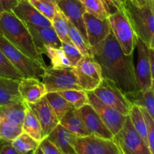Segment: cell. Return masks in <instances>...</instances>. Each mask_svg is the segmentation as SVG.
Returning <instances> with one entry per match:
<instances>
[{
	"instance_id": "6da1fadb",
	"label": "cell",
	"mask_w": 154,
	"mask_h": 154,
	"mask_svg": "<svg viewBox=\"0 0 154 154\" xmlns=\"http://www.w3.org/2000/svg\"><path fill=\"white\" fill-rule=\"evenodd\" d=\"M91 50L93 57L102 69V78L114 81L123 93L139 90L135 78L133 54H124L112 32Z\"/></svg>"
},
{
	"instance_id": "7a4b0ae2",
	"label": "cell",
	"mask_w": 154,
	"mask_h": 154,
	"mask_svg": "<svg viewBox=\"0 0 154 154\" xmlns=\"http://www.w3.org/2000/svg\"><path fill=\"white\" fill-rule=\"evenodd\" d=\"M0 31L2 35L21 52L45 69L47 67L42 54H39L35 48L28 28L12 11H4L0 14Z\"/></svg>"
},
{
	"instance_id": "3957f363",
	"label": "cell",
	"mask_w": 154,
	"mask_h": 154,
	"mask_svg": "<svg viewBox=\"0 0 154 154\" xmlns=\"http://www.w3.org/2000/svg\"><path fill=\"white\" fill-rule=\"evenodd\" d=\"M121 8L127 16L137 37L149 48L154 49V0H148L143 6L127 0Z\"/></svg>"
},
{
	"instance_id": "277c9868",
	"label": "cell",
	"mask_w": 154,
	"mask_h": 154,
	"mask_svg": "<svg viewBox=\"0 0 154 154\" xmlns=\"http://www.w3.org/2000/svg\"><path fill=\"white\" fill-rule=\"evenodd\" d=\"M0 50L23 78L42 79L45 68L21 52L2 35H0Z\"/></svg>"
},
{
	"instance_id": "5b68a950",
	"label": "cell",
	"mask_w": 154,
	"mask_h": 154,
	"mask_svg": "<svg viewBox=\"0 0 154 154\" xmlns=\"http://www.w3.org/2000/svg\"><path fill=\"white\" fill-rule=\"evenodd\" d=\"M111 32L120 44L126 55L133 54L136 46L137 35L125 14L123 8H120L108 17Z\"/></svg>"
},
{
	"instance_id": "8992f818",
	"label": "cell",
	"mask_w": 154,
	"mask_h": 154,
	"mask_svg": "<svg viewBox=\"0 0 154 154\" xmlns=\"http://www.w3.org/2000/svg\"><path fill=\"white\" fill-rule=\"evenodd\" d=\"M42 82L45 85L47 93L67 90H82L78 84L74 68L54 69L47 66L44 70Z\"/></svg>"
},
{
	"instance_id": "52a82bcc",
	"label": "cell",
	"mask_w": 154,
	"mask_h": 154,
	"mask_svg": "<svg viewBox=\"0 0 154 154\" xmlns=\"http://www.w3.org/2000/svg\"><path fill=\"white\" fill-rule=\"evenodd\" d=\"M93 93L103 103L117 110L120 114L125 116L129 114L132 104L114 81L102 78Z\"/></svg>"
},
{
	"instance_id": "ba28073f",
	"label": "cell",
	"mask_w": 154,
	"mask_h": 154,
	"mask_svg": "<svg viewBox=\"0 0 154 154\" xmlns=\"http://www.w3.org/2000/svg\"><path fill=\"white\" fill-rule=\"evenodd\" d=\"M113 139L123 154H151L146 141L134 128L129 115L123 127Z\"/></svg>"
},
{
	"instance_id": "9c48e42d",
	"label": "cell",
	"mask_w": 154,
	"mask_h": 154,
	"mask_svg": "<svg viewBox=\"0 0 154 154\" xmlns=\"http://www.w3.org/2000/svg\"><path fill=\"white\" fill-rule=\"evenodd\" d=\"M74 72L79 86L87 92L93 91L102 79V69L93 56L83 57L74 68Z\"/></svg>"
},
{
	"instance_id": "30bf717a",
	"label": "cell",
	"mask_w": 154,
	"mask_h": 154,
	"mask_svg": "<svg viewBox=\"0 0 154 154\" xmlns=\"http://www.w3.org/2000/svg\"><path fill=\"white\" fill-rule=\"evenodd\" d=\"M74 148L78 154H123L114 139L94 135L78 137Z\"/></svg>"
},
{
	"instance_id": "8fae6325",
	"label": "cell",
	"mask_w": 154,
	"mask_h": 154,
	"mask_svg": "<svg viewBox=\"0 0 154 154\" xmlns=\"http://www.w3.org/2000/svg\"><path fill=\"white\" fill-rule=\"evenodd\" d=\"M87 96L89 104L97 112L107 128L114 136L117 135L123 127L127 116L120 114L117 110L105 105L95 96L93 91L87 92Z\"/></svg>"
},
{
	"instance_id": "7c38bea8",
	"label": "cell",
	"mask_w": 154,
	"mask_h": 154,
	"mask_svg": "<svg viewBox=\"0 0 154 154\" xmlns=\"http://www.w3.org/2000/svg\"><path fill=\"white\" fill-rule=\"evenodd\" d=\"M138 51V61L135 68V78L139 90L145 92L152 89L151 72L149 57V48L142 40L137 37L136 46Z\"/></svg>"
},
{
	"instance_id": "4fadbf2b",
	"label": "cell",
	"mask_w": 154,
	"mask_h": 154,
	"mask_svg": "<svg viewBox=\"0 0 154 154\" xmlns=\"http://www.w3.org/2000/svg\"><path fill=\"white\" fill-rule=\"evenodd\" d=\"M84 20L87 40L91 48L103 42L111 32L108 18L105 20L99 19L93 15L85 12L84 14Z\"/></svg>"
},
{
	"instance_id": "5bb4252c",
	"label": "cell",
	"mask_w": 154,
	"mask_h": 154,
	"mask_svg": "<svg viewBox=\"0 0 154 154\" xmlns=\"http://www.w3.org/2000/svg\"><path fill=\"white\" fill-rule=\"evenodd\" d=\"M27 104V103H26ZM40 123L44 138H47L49 134L60 123V120L44 96L38 102L27 104Z\"/></svg>"
},
{
	"instance_id": "9a60e30c",
	"label": "cell",
	"mask_w": 154,
	"mask_h": 154,
	"mask_svg": "<svg viewBox=\"0 0 154 154\" xmlns=\"http://www.w3.org/2000/svg\"><path fill=\"white\" fill-rule=\"evenodd\" d=\"M78 111L84 122L86 129L90 135H94L107 139L114 138L113 134L110 132L103 121L101 120L97 112L90 104L84 105L78 109Z\"/></svg>"
},
{
	"instance_id": "2e32d148",
	"label": "cell",
	"mask_w": 154,
	"mask_h": 154,
	"mask_svg": "<svg viewBox=\"0 0 154 154\" xmlns=\"http://www.w3.org/2000/svg\"><path fill=\"white\" fill-rule=\"evenodd\" d=\"M57 5L59 9L88 42L84 20V14L86 12L84 3L80 0H60Z\"/></svg>"
},
{
	"instance_id": "e0dca14e",
	"label": "cell",
	"mask_w": 154,
	"mask_h": 154,
	"mask_svg": "<svg viewBox=\"0 0 154 154\" xmlns=\"http://www.w3.org/2000/svg\"><path fill=\"white\" fill-rule=\"evenodd\" d=\"M12 12L25 24L36 27L51 26V21L33 7L28 0H20L12 9Z\"/></svg>"
},
{
	"instance_id": "ac0fdd59",
	"label": "cell",
	"mask_w": 154,
	"mask_h": 154,
	"mask_svg": "<svg viewBox=\"0 0 154 154\" xmlns=\"http://www.w3.org/2000/svg\"><path fill=\"white\" fill-rule=\"evenodd\" d=\"M26 27L31 34L33 43L39 54H44V51L48 46L54 48H62V42L52 26L45 27L26 26Z\"/></svg>"
},
{
	"instance_id": "d6986e66",
	"label": "cell",
	"mask_w": 154,
	"mask_h": 154,
	"mask_svg": "<svg viewBox=\"0 0 154 154\" xmlns=\"http://www.w3.org/2000/svg\"><path fill=\"white\" fill-rule=\"evenodd\" d=\"M20 95L26 103H35L47 94L45 85L41 80L35 78H22L18 87Z\"/></svg>"
},
{
	"instance_id": "ffe728a7",
	"label": "cell",
	"mask_w": 154,
	"mask_h": 154,
	"mask_svg": "<svg viewBox=\"0 0 154 154\" xmlns=\"http://www.w3.org/2000/svg\"><path fill=\"white\" fill-rule=\"evenodd\" d=\"M47 138L64 154L75 153L74 145L78 136L59 123Z\"/></svg>"
},
{
	"instance_id": "44dd1931",
	"label": "cell",
	"mask_w": 154,
	"mask_h": 154,
	"mask_svg": "<svg viewBox=\"0 0 154 154\" xmlns=\"http://www.w3.org/2000/svg\"><path fill=\"white\" fill-rule=\"evenodd\" d=\"M20 80L0 77V108L16 101L23 100L18 87Z\"/></svg>"
},
{
	"instance_id": "7402d4cb",
	"label": "cell",
	"mask_w": 154,
	"mask_h": 154,
	"mask_svg": "<svg viewBox=\"0 0 154 154\" xmlns=\"http://www.w3.org/2000/svg\"><path fill=\"white\" fill-rule=\"evenodd\" d=\"M60 124L78 137H84L90 135L84 126L78 109L74 107L60 120Z\"/></svg>"
},
{
	"instance_id": "603a6c76",
	"label": "cell",
	"mask_w": 154,
	"mask_h": 154,
	"mask_svg": "<svg viewBox=\"0 0 154 154\" xmlns=\"http://www.w3.org/2000/svg\"><path fill=\"white\" fill-rule=\"evenodd\" d=\"M28 105L23 100L16 101L0 108V117L23 126Z\"/></svg>"
},
{
	"instance_id": "cb8c5ba5",
	"label": "cell",
	"mask_w": 154,
	"mask_h": 154,
	"mask_svg": "<svg viewBox=\"0 0 154 154\" xmlns=\"http://www.w3.org/2000/svg\"><path fill=\"white\" fill-rule=\"evenodd\" d=\"M124 94L132 105H137L145 108L154 120V93L152 89L145 92L138 90Z\"/></svg>"
},
{
	"instance_id": "d4e9b609",
	"label": "cell",
	"mask_w": 154,
	"mask_h": 154,
	"mask_svg": "<svg viewBox=\"0 0 154 154\" xmlns=\"http://www.w3.org/2000/svg\"><path fill=\"white\" fill-rule=\"evenodd\" d=\"M23 132L24 133L28 134L29 135L32 137L34 139L39 142H41L45 138L40 123L34 113L29 108V106L26 112L23 123Z\"/></svg>"
},
{
	"instance_id": "484cf974",
	"label": "cell",
	"mask_w": 154,
	"mask_h": 154,
	"mask_svg": "<svg viewBox=\"0 0 154 154\" xmlns=\"http://www.w3.org/2000/svg\"><path fill=\"white\" fill-rule=\"evenodd\" d=\"M45 97L60 121L66 115V113L73 108V106L57 92L47 93Z\"/></svg>"
},
{
	"instance_id": "4316f807",
	"label": "cell",
	"mask_w": 154,
	"mask_h": 154,
	"mask_svg": "<svg viewBox=\"0 0 154 154\" xmlns=\"http://www.w3.org/2000/svg\"><path fill=\"white\" fill-rule=\"evenodd\" d=\"M12 145L20 154H32L39 147L40 142L23 132L11 141Z\"/></svg>"
},
{
	"instance_id": "83f0119b",
	"label": "cell",
	"mask_w": 154,
	"mask_h": 154,
	"mask_svg": "<svg viewBox=\"0 0 154 154\" xmlns=\"http://www.w3.org/2000/svg\"><path fill=\"white\" fill-rule=\"evenodd\" d=\"M51 23L62 42L72 44L69 37V20L60 9L56 12Z\"/></svg>"
},
{
	"instance_id": "f1b7e54d",
	"label": "cell",
	"mask_w": 154,
	"mask_h": 154,
	"mask_svg": "<svg viewBox=\"0 0 154 154\" xmlns=\"http://www.w3.org/2000/svg\"><path fill=\"white\" fill-rule=\"evenodd\" d=\"M69 37L72 43L79 50L83 57L93 56L90 44L81 35L79 30L69 20Z\"/></svg>"
},
{
	"instance_id": "f546056e",
	"label": "cell",
	"mask_w": 154,
	"mask_h": 154,
	"mask_svg": "<svg viewBox=\"0 0 154 154\" xmlns=\"http://www.w3.org/2000/svg\"><path fill=\"white\" fill-rule=\"evenodd\" d=\"M129 116L135 130L147 144V126L141 107L132 105Z\"/></svg>"
},
{
	"instance_id": "4dcf8cb0",
	"label": "cell",
	"mask_w": 154,
	"mask_h": 154,
	"mask_svg": "<svg viewBox=\"0 0 154 154\" xmlns=\"http://www.w3.org/2000/svg\"><path fill=\"white\" fill-rule=\"evenodd\" d=\"M44 54H46L48 58L51 60V66H52L51 67L54 69L73 68L62 48H54L48 46L44 51Z\"/></svg>"
},
{
	"instance_id": "1f68e13d",
	"label": "cell",
	"mask_w": 154,
	"mask_h": 154,
	"mask_svg": "<svg viewBox=\"0 0 154 154\" xmlns=\"http://www.w3.org/2000/svg\"><path fill=\"white\" fill-rule=\"evenodd\" d=\"M57 93L76 109H79L84 105L89 104L87 92L84 90H67Z\"/></svg>"
},
{
	"instance_id": "d6a6232c",
	"label": "cell",
	"mask_w": 154,
	"mask_h": 154,
	"mask_svg": "<svg viewBox=\"0 0 154 154\" xmlns=\"http://www.w3.org/2000/svg\"><path fill=\"white\" fill-rule=\"evenodd\" d=\"M23 132V126L15 124L1 117L0 138L6 141H12Z\"/></svg>"
},
{
	"instance_id": "836d02e7",
	"label": "cell",
	"mask_w": 154,
	"mask_h": 154,
	"mask_svg": "<svg viewBox=\"0 0 154 154\" xmlns=\"http://www.w3.org/2000/svg\"><path fill=\"white\" fill-rule=\"evenodd\" d=\"M83 3L86 12L93 15L99 19H108L109 13L108 11L104 0H84Z\"/></svg>"
},
{
	"instance_id": "e575fe53",
	"label": "cell",
	"mask_w": 154,
	"mask_h": 154,
	"mask_svg": "<svg viewBox=\"0 0 154 154\" xmlns=\"http://www.w3.org/2000/svg\"><path fill=\"white\" fill-rule=\"evenodd\" d=\"M30 4L35 8L43 16L52 21L55 16L56 12L59 9L56 3L47 0H28Z\"/></svg>"
},
{
	"instance_id": "d590c367",
	"label": "cell",
	"mask_w": 154,
	"mask_h": 154,
	"mask_svg": "<svg viewBox=\"0 0 154 154\" xmlns=\"http://www.w3.org/2000/svg\"><path fill=\"white\" fill-rule=\"evenodd\" d=\"M0 77L11 78L14 80H20L23 78V75L12 66L7 57L0 50Z\"/></svg>"
},
{
	"instance_id": "8d00e7d4",
	"label": "cell",
	"mask_w": 154,
	"mask_h": 154,
	"mask_svg": "<svg viewBox=\"0 0 154 154\" xmlns=\"http://www.w3.org/2000/svg\"><path fill=\"white\" fill-rule=\"evenodd\" d=\"M61 48L64 51L72 67L75 68L83 57V55L81 54L79 50L73 44L64 43V42H62Z\"/></svg>"
},
{
	"instance_id": "74e56055",
	"label": "cell",
	"mask_w": 154,
	"mask_h": 154,
	"mask_svg": "<svg viewBox=\"0 0 154 154\" xmlns=\"http://www.w3.org/2000/svg\"><path fill=\"white\" fill-rule=\"evenodd\" d=\"M140 107L144 114L147 126V145H148L150 153L154 154V120L149 115L145 108L141 106Z\"/></svg>"
},
{
	"instance_id": "f35d334b",
	"label": "cell",
	"mask_w": 154,
	"mask_h": 154,
	"mask_svg": "<svg viewBox=\"0 0 154 154\" xmlns=\"http://www.w3.org/2000/svg\"><path fill=\"white\" fill-rule=\"evenodd\" d=\"M43 154H64L60 149L57 148L48 138H45L39 144Z\"/></svg>"
},
{
	"instance_id": "ab89813d",
	"label": "cell",
	"mask_w": 154,
	"mask_h": 154,
	"mask_svg": "<svg viewBox=\"0 0 154 154\" xmlns=\"http://www.w3.org/2000/svg\"><path fill=\"white\" fill-rule=\"evenodd\" d=\"M0 154H20L12 145L11 141L0 138Z\"/></svg>"
},
{
	"instance_id": "60d3db41",
	"label": "cell",
	"mask_w": 154,
	"mask_h": 154,
	"mask_svg": "<svg viewBox=\"0 0 154 154\" xmlns=\"http://www.w3.org/2000/svg\"><path fill=\"white\" fill-rule=\"evenodd\" d=\"M1 1L4 11H11L15 6H17L20 0H1Z\"/></svg>"
},
{
	"instance_id": "b9f144b4",
	"label": "cell",
	"mask_w": 154,
	"mask_h": 154,
	"mask_svg": "<svg viewBox=\"0 0 154 154\" xmlns=\"http://www.w3.org/2000/svg\"><path fill=\"white\" fill-rule=\"evenodd\" d=\"M149 57L150 63V72H151L152 80L154 81V49L149 48Z\"/></svg>"
},
{
	"instance_id": "7bdbcfd3",
	"label": "cell",
	"mask_w": 154,
	"mask_h": 154,
	"mask_svg": "<svg viewBox=\"0 0 154 154\" xmlns=\"http://www.w3.org/2000/svg\"><path fill=\"white\" fill-rule=\"evenodd\" d=\"M107 1L110 2L112 4H114L118 9H120L122 8V6L123 5V4H125L127 0H107Z\"/></svg>"
},
{
	"instance_id": "ee69618b",
	"label": "cell",
	"mask_w": 154,
	"mask_h": 154,
	"mask_svg": "<svg viewBox=\"0 0 154 154\" xmlns=\"http://www.w3.org/2000/svg\"><path fill=\"white\" fill-rule=\"evenodd\" d=\"M134 5L138 6H143L147 2L148 0H130Z\"/></svg>"
},
{
	"instance_id": "f6af8a7d",
	"label": "cell",
	"mask_w": 154,
	"mask_h": 154,
	"mask_svg": "<svg viewBox=\"0 0 154 154\" xmlns=\"http://www.w3.org/2000/svg\"><path fill=\"white\" fill-rule=\"evenodd\" d=\"M32 154H43V153H42V151L41 150L40 147H38V148L37 150H36Z\"/></svg>"
},
{
	"instance_id": "bcb514c9",
	"label": "cell",
	"mask_w": 154,
	"mask_h": 154,
	"mask_svg": "<svg viewBox=\"0 0 154 154\" xmlns=\"http://www.w3.org/2000/svg\"><path fill=\"white\" fill-rule=\"evenodd\" d=\"M3 11H4V9H3L2 4V1L0 0V14H1Z\"/></svg>"
},
{
	"instance_id": "7dc6e473",
	"label": "cell",
	"mask_w": 154,
	"mask_h": 154,
	"mask_svg": "<svg viewBox=\"0 0 154 154\" xmlns=\"http://www.w3.org/2000/svg\"><path fill=\"white\" fill-rule=\"evenodd\" d=\"M47 1H50V2H54L56 3V4H57V2H58L60 0H47Z\"/></svg>"
},
{
	"instance_id": "c3c4849f",
	"label": "cell",
	"mask_w": 154,
	"mask_h": 154,
	"mask_svg": "<svg viewBox=\"0 0 154 154\" xmlns=\"http://www.w3.org/2000/svg\"><path fill=\"white\" fill-rule=\"evenodd\" d=\"M152 90H153V92L154 93V81H153V83H152Z\"/></svg>"
},
{
	"instance_id": "681fc988",
	"label": "cell",
	"mask_w": 154,
	"mask_h": 154,
	"mask_svg": "<svg viewBox=\"0 0 154 154\" xmlns=\"http://www.w3.org/2000/svg\"><path fill=\"white\" fill-rule=\"evenodd\" d=\"M0 124H1V117H0Z\"/></svg>"
},
{
	"instance_id": "f907efd6",
	"label": "cell",
	"mask_w": 154,
	"mask_h": 154,
	"mask_svg": "<svg viewBox=\"0 0 154 154\" xmlns=\"http://www.w3.org/2000/svg\"><path fill=\"white\" fill-rule=\"evenodd\" d=\"M80 1H81V2H83V1H84V0H80Z\"/></svg>"
},
{
	"instance_id": "816d5d0a",
	"label": "cell",
	"mask_w": 154,
	"mask_h": 154,
	"mask_svg": "<svg viewBox=\"0 0 154 154\" xmlns=\"http://www.w3.org/2000/svg\"><path fill=\"white\" fill-rule=\"evenodd\" d=\"M73 154H78V153H76V152H75V153H73Z\"/></svg>"
},
{
	"instance_id": "f5cc1de1",
	"label": "cell",
	"mask_w": 154,
	"mask_h": 154,
	"mask_svg": "<svg viewBox=\"0 0 154 154\" xmlns=\"http://www.w3.org/2000/svg\"><path fill=\"white\" fill-rule=\"evenodd\" d=\"M0 35H2V32H1V31H0Z\"/></svg>"
}]
</instances>
